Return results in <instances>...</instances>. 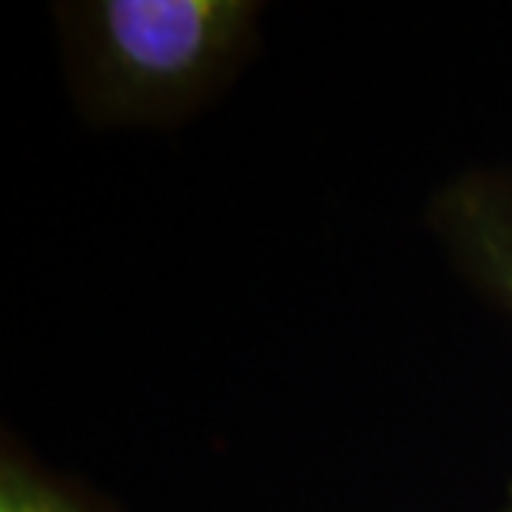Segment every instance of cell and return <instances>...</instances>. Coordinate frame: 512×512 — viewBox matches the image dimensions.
Wrapping results in <instances>:
<instances>
[{"label":"cell","instance_id":"obj_1","mask_svg":"<svg viewBox=\"0 0 512 512\" xmlns=\"http://www.w3.org/2000/svg\"><path fill=\"white\" fill-rule=\"evenodd\" d=\"M250 17L240 0H104L90 14L107 77L137 97L197 87L240 44Z\"/></svg>","mask_w":512,"mask_h":512},{"label":"cell","instance_id":"obj_2","mask_svg":"<svg viewBox=\"0 0 512 512\" xmlns=\"http://www.w3.org/2000/svg\"><path fill=\"white\" fill-rule=\"evenodd\" d=\"M443 227L469 270L512 310V183L463 180L443 200Z\"/></svg>","mask_w":512,"mask_h":512},{"label":"cell","instance_id":"obj_3","mask_svg":"<svg viewBox=\"0 0 512 512\" xmlns=\"http://www.w3.org/2000/svg\"><path fill=\"white\" fill-rule=\"evenodd\" d=\"M0 512H80L54 486L27 473L24 466L7 463L0 476Z\"/></svg>","mask_w":512,"mask_h":512},{"label":"cell","instance_id":"obj_4","mask_svg":"<svg viewBox=\"0 0 512 512\" xmlns=\"http://www.w3.org/2000/svg\"><path fill=\"white\" fill-rule=\"evenodd\" d=\"M503 512H512V493H509V499H506V509Z\"/></svg>","mask_w":512,"mask_h":512}]
</instances>
